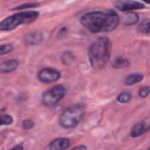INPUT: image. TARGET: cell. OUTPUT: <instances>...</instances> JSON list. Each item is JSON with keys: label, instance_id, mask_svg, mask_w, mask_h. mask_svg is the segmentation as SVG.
I'll list each match as a JSON object with an SVG mask.
<instances>
[{"label": "cell", "instance_id": "6da1fadb", "mask_svg": "<svg viewBox=\"0 0 150 150\" xmlns=\"http://www.w3.org/2000/svg\"><path fill=\"white\" fill-rule=\"evenodd\" d=\"M80 23L92 33L110 32L117 28L119 17L114 11H90L80 18Z\"/></svg>", "mask_w": 150, "mask_h": 150}, {"label": "cell", "instance_id": "7a4b0ae2", "mask_svg": "<svg viewBox=\"0 0 150 150\" xmlns=\"http://www.w3.org/2000/svg\"><path fill=\"white\" fill-rule=\"evenodd\" d=\"M88 60L95 70L104 68L111 54V41L107 37H99L90 45L88 50Z\"/></svg>", "mask_w": 150, "mask_h": 150}, {"label": "cell", "instance_id": "3957f363", "mask_svg": "<svg viewBox=\"0 0 150 150\" xmlns=\"http://www.w3.org/2000/svg\"><path fill=\"white\" fill-rule=\"evenodd\" d=\"M39 17V13L36 11L18 13L11 17L5 18L0 22V31H13L21 25L30 24L36 21Z\"/></svg>", "mask_w": 150, "mask_h": 150}, {"label": "cell", "instance_id": "277c9868", "mask_svg": "<svg viewBox=\"0 0 150 150\" xmlns=\"http://www.w3.org/2000/svg\"><path fill=\"white\" fill-rule=\"evenodd\" d=\"M86 109L82 105H73L62 112L59 117V123L64 129H73L83 118Z\"/></svg>", "mask_w": 150, "mask_h": 150}, {"label": "cell", "instance_id": "5b68a950", "mask_svg": "<svg viewBox=\"0 0 150 150\" xmlns=\"http://www.w3.org/2000/svg\"><path fill=\"white\" fill-rule=\"evenodd\" d=\"M66 96V88L62 84H57L46 90L42 94V104L46 107H52L58 104Z\"/></svg>", "mask_w": 150, "mask_h": 150}, {"label": "cell", "instance_id": "8992f818", "mask_svg": "<svg viewBox=\"0 0 150 150\" xmlns=\"http://www.w3.org/2000/svg\"><path fill=\"white\" fill-rule=\"evenodd\" d=\"M61 73L58 70L52 68H43L38 72V79L43 83H50L59 80Z\"/></svg>", "mask_w": 150, "mask_h": 150}, {"label": "cell", "instance_id": "52a82bcc", "mask_svg": "<svg viewBox=\"0 0 150 150\" xmlns=\"http://www.w3.org/2000/svg\"><path fill=\"white\" fill-rule=\"evenodd\" d=\"M114 6L116 7L118 11H121L145 8L143 3L137 2V1H131V0H119V1L114 2Z\"/></svg>", "mask_w": 150, "mask_h": 150}, {"label": "cell", "instance_id": "ba28073f", "mask_svg": "<svg viewBox=\"0 0 150 150\" xmlns=\"http://www.w3.org/2000/svg\"><path fill=\"white\" fill-rule=\"evenodd\" d=\"M71 142L67 138H57L48 144L50 150H65L70 146Z\"/></svg>", "mask_w": 150, "mask_h": 150}, {"label": "cell", "instance_id": "9c48e42d", "mask_svg": "<svg viewBox=\"0 0 150 150\" xmlns=\"http://www.w3.org/2000/svg\"><path fill=\"white\" fill-rule=\"evenodd\" d=\"M150 129V123L147 122H139L135 125L131 129V136L133 138H137L140 136L144 135Z\"/></svg>", "mask_w": 150, "mask_h": 150}, {"label": "cell", "instance_id": "30bf717a", "mask_svg": "<svg viewBox=\"0 0 150 150\" xmlns=\"http://www.w3.org/2000/svg\"><path fill=\"white\" fill-rule=\"evenodd\" d=\"M43 39V34L41 32H29L24 36V41L30 45L39 44Z\"/></svg>", "mask_w": 150, "mask_h": 150}, {"label": "cell", "instance_id": "8fae6325", "mask_svg": "<svg viewBox=\"0 0 150 150\" xmlns=\"http://www.w3.org/2000/svg\"><path fill=\"white\" fill-rule=\"evenodd\" d=\"M19 67L18 60H8L0 64V73H11Z\"/></svg>", "mask_w": 150, "mask_h": 150}, {"label": "cell", "instance_id": "7c38bea8", "mask_svg": "<svg viewBox=\"0 0 150 150\" xmlns=\"http://www.w3.org/2000/svg\"><path fill=\"white\" fill-rule=\"evenodd\" d=\"M143 74L141 73H133V74L129 75L125 79V84L127 86H134L136 83H139L141 80H143Z\"/></svg>", "mask_w": 150, "mask_h": 150}, {"label": "cell", "instance_id": "4fadbf2b", "mask_svg": "<svg viewBox=\"0 0 150 150\" xmlns=\"http://www.w3.org/2000/svg\"><path fill=\"white\" fill-rule=\"evenodd\" d=\"M129 66V61L122 57H117L112 63V67L115 69H122L127 68Z\"/></svg>", "mask_w": 150, "mask_h": 150}, {"label": "cell", "instance_id": "5bb4252c", "mask_svg": "<svg viewBox=\"0 0 150 150\" xmlns=\"http://www.w3.org/2000/svg\"><path fill=\"white\" fill-rule=\"evenodd\" d=\"M139 21V16L137 15L136 13H129L122 20L123 25L125 26H131L136 24L137 22Z\"/></svg>", "mask_w": 150, "mask_h": 150}, {"label": "cell", "instance_id": "9a60e30c", "mask_svg": "<svg viewBox=\"0 0 150 150\" xmlns=\"http://www.w3.org/2000/svg\"><path fill=\"white\" fill-rule=\"evenodd\" d=\"M138 32L141 34H148L150 32V21L147 19L143 20L141 24L138 26Z\"/></svg>", "mask_w": 150, "mask_h": 150}, {"label": "cell", "instance_id": "2e32d148", "mask_svg": "<svg viewBox=\"0 0 150 150\" xmlns=\"http://www.w3.org/2000/svg\"><path fill=\"white\" fill-rule=\"evenodd\" d=\"M13 122V118L11 115L2 114L0 115V127L1 125H11Z\"/></svg>", "mask_w": 150, "mask_h": 150}, {"label": "cell", "instance_id": "e0dca14e", "mask_svg": "<svg viewBox=\"0 0 150 150\" xmlns=\"http://www.w3.org/2000/svg\"><path fill=\"white\" fill-rule=\"evenodd\" d=\"M131 99H132V95L129 94V92L121 93V94L117 97V101H118L119 103H121V104H127V103H129V101H131Z\"/></svg>", "mask_w": 150, "mask_h": 150}, {"label": "cell", "instance_id": "ac0fdd59", "mask_svg": "<svg viewBox=\"0 0 150 150\" xmlns=\"http://www.w3.org/2000/svg\"><path fill=\"white\" fill-rule=\"evenodd\" d=\"M13 44H11V43L2 44V45H0V56L9 54V52H13Z\"/></svg>", "mask_w": 150, "mask_h": 150}, {"label": "cell", "instance_id": "d6986e66", "mask_svg": "<svg viewBox=\"0 0 150 150\" xmlns=\"http://www.w3.org/2000/svg\"><path fill=\"white\" fill-rule=\"evenodd\" d=\"M39 5L38 2H34V3H27V4H22L19 5V6L13 8V11H21V9H26V8H33V7H36Z\"/></svg>", "mask_w": 150, "mask_h": 150}, {"label": "cell", "instance_id": "ffe728a7", "mask_svg": "<svg viewBox=\"0 0 150 150\" xmlns=\"http://www.w3.org/2000/svg\"><path fill=\"white\" fill-rule=\"evenodd\" d=\"M33 127H34V122L31 119H26V120H24L23 122H22V127H23L24 129H26V131L31 129Z\"/></svg>", "mask_w": 150, "mask_h": 150}, {"label": "cell", "instance_id": "44dd1931", "mask_svg": "<svg viewBox=\"0 0 150 150\" xmlns=\"http://www.w3.org/2000/svg\"><path fill=\"white\" fill-rule=\"evenodd\" d=\"M149 94H150V88H147V86L142 88L141 90L139 91V96L141 97V98H146Z\"/></svg>", "mask_w": 150, "mask_h": 150}, {"label": "cell", "instance_id": "7402d4cb", "mask_svg": "<svg viewBox=\"0 0 150 150\" xmlns=\"http://www.w3.org/2000/svg\"><path fill=\"white\" fill-rule=\"evenodd\" d=\"M72 150H88V149L84 145H80V146H76V147H74Z\"/></svg>", "mask_w": 150, "mask_h": 150}, {"label": "cell", "instance_id": "603a6c76", "mask_svg": "<svg viewBox=\"0 0 150 150\" xmlns=\"http://www.w3.org/2000/svg\"><path fill=\"white\" fill-rule=\"evenodd\" d=\"M11 150H24V148H23V146H22V145H18V146H16V147L11 148Z\"/></svg>", "mask_w": 150, "mask_h": 150}, {"label": "cell", "instance_id": "cb8c5ba5", "mask_svg": "<svg viewBox=\"0 0 150 150\" xmlns=\"http://www.w3.org/2000/svg\"><path fill=\"white\" fill-rule=\"evenodd\" d=\"M146 2H147V3H150V1H146Z\"/></svg>", "mask_w": 150, "mask_h": 150}, {"label": "cell", "instance_id": "d4e9b609", "mask_svg": "<svg viewBox=\"0 0 150 150\" xmlns=\"http://www.w3.org/2000/svg\"><path fill=\"white\" fill-rule=\"evenodd\" d=\"M148 150H150V148H149V149H148Z\"/></svg>", "mask_w": 150, "mask_h": 150}]
</instances>
